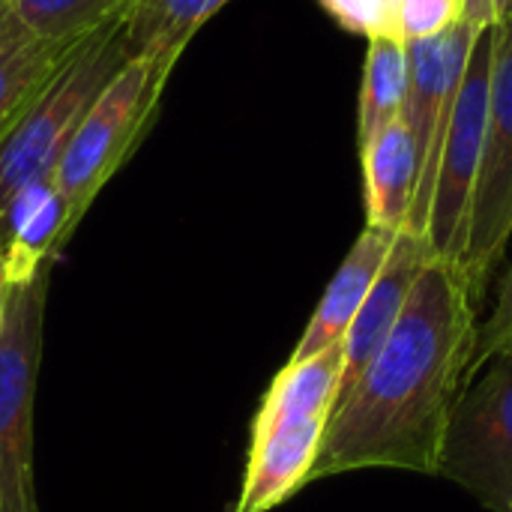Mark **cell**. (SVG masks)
I'll use <instances>...</instances> for the list:
<instances>
[{"label": "cell", "instance_id": "obj_2", "mask_svg": "<svg viewBox=\"0 0 512 512\" xmlns=\"http://www.w3.org/2000/svg\"><path fill=\"white\" fill-rule=\"evenodd\" d=\"M345 375L342 345L288 360L252 423L249 465L234 512H273L309 486Z\"/></svg>", "mask_w": 512, "mask_h": 512}, {"label": "cell", "instance_id": "obj_3", "mask_svg": "<svg viewBox=\"0 0 512 512\" xmlns=\"http://www.w3.org/2000/svg\"><path fill=\"white\" fill-rule=\"evenodd\" d=\"M123 18L87 33L51 81L0 135V210L24 186L54 177L57 162L81 117L129 63L123 45Z\"/></svg>", "mask_w": 512, "mask_h": 512}, {"label": "cell", "instance_id": "obj_24", "mask_svg": "<svg viewBox=\"0 0 512 512\" xmlns=\"http://www.w3.org/2000/svg\"><path fill=\"white\" fill-rule=\"evenodd\" d=\"M0 3H3V0H0Z\"/></svg>", "mask_w": 512, "mask_h": 512}, {"label": "cell", "instance_id": "obj_7", "mask_svg": "<svg viewBox=\"0 0 512 512\" xmlns=\"http://www.w3.org/2000/svg\"><path fill=\"white\" fill-rule=\"evenodd\" d=\"M495 39H498V27L486 24L474 42L468 69L459 87V99L453 108V120L447 129L438 180L432 192V207L426 219V243L432 255L459 270L465 258L468 219H471L483 141H486V126H489Z\"/></svg>", "mask_w": 512, "mask_h": 512}, {"label": "cell", "instance_id": "obj_9", "mask_svg": "<svg viewBox=\"0 0 512 512\" xmlns=\"http://www.w3.org/2000/svg\"><path fill=\"white\" fill-rule=\"evenodd\" d=\"M495 27L489 126L462 258V273L477 300L512 240V18Z\"/></svg>", "mask_w": 512, "mask_h": 512}, {"label": "cell", "instance_id": "obj_23", "mask_svg": "<svg viewBox=\"0 0 512 512\" xmlns=\"http://www.w3.org/2000/svg\"><path fill=\"white\" fill-rule=\"evenodd\" d=\"M512 18V0H492V21H510Z\"/></svg>", "mask_w": 512, "mask_h": 512}, {"label": "cell", "instance_id": "obj_8", "mask_svg": "<svg viewBox=\"0 0 512 512\" xmlns=\"http://www.w3.org/2000/svg\"><path fill=\"white\" fill-rule=\"evenodd\" d=\"M483 27L471 21H459L450 30L405 42L408 51V93L402 105V123L411 132L417 153V189L408 216L411 234L426 240V219L432 207V192L438 180V165L447 141V129L453 120V108L459 99V87L474 51V42Z\"/></svg>", "mask_w": 512, "mask_h": 512}, {"label": "cell", "instance_id": "obj_18", "mask_svg": "<svg viewBox=\"0 0 512 512\" xmlns=\"http://www.w3.org/2000/svg\"><path fill=\"white\" fill-rule=\"evenodd\" d=\"M459 21L462 0H399L393 30L402 42H417L438 36Z\"/></svg>", "mask_w": 512, "mask_h": 512}, {"label": "cell", "instance_id": "obj_5", "mask_svg": "<svg viewBox=\"0 0 512 512\" xmlns=\"http://www.w3.org/2000/svg\"><path fill=\"white\" fill-rule=\"evenodd\" d=\"M45 303L48 270L9 288L0 330V512H39L33 480V402Z\"/></svg>", "mask_w": 512, "mask_h": 512}, {"label": "cell", "instance_id": "obj_19", "mask_svg": "<svg viewBox=\"0 0 512 512\" xmlns=\"http://www.w3.org/2000/svg\"><path fill=\"white\" fill-rule=\"evenodd\" d=\"M345 30L363 33L366 39L375 33H396V6L399 0H318Z\"/></svg>", "mask_w": 512, "mask_h": 512}, {"label": "cell", "instance_id": "obj_1", "mask_svg": "<svg viewBox=\"0 0 512 512\" xmlns=\"http://www.w3.org/2000/svg\"><path fill=\"white\" fill-rule=\"evenodd\" d=\"M477 339V297L465 273L432 258L387 342L339 396L309 483L372 468L438 474Z\"/></svg>", "mask_w": 512, "mask_h": 512}, {"label": "cell", "instance_id": "obj_22", "mask_svg": "<svg viewBox=\"0 0 512 512\" xmlns=\"http://www.w3.org/2000/svg\"><path fill=\"white\" fill-rule=\"evenodd\" d=\"M9 288H12V282H9V276H6V267H3V261H0V330H3V318H6V300H9Z\"/></svg>", "mask_w": 512, "mask_h": 512}, {"label": "cell", "instance_id": "obj_14", "mask_svg": "<svg viewBox=\"0 0 512 512\" xmlns=\"http://www.w3.org/2000/svg\"><path fill=\"white\" fill-rule=\"evenodd\" d=\"M78 42L45 39L18 18L9 0L0 3V135L51 81Z\"/></svg>", "mask_w": 512, "mask_h": 512}, {"label": "cell", "instance_id": "obj_15", "mask_svg": "<svg viewBox=\"0 0 512 512\" xmlns=\"http://www.w3.org/2000/svg\"><path fill=\"white\" fill-rule=\"evenodd\" d=\"M231 0H135L123 18V45L129 60L177 66L195 33Z\"/></svg>", "mask_w": 512, "mask_h": 512}, {"label": "cell", "instance_id": "obj_13", "mask_svg": "<svg viewBox=\"0 0 512 512\" xmlns=\"http://www.w3.org/2000/svg\"><path fill=\"white\" fill-rule=\"evenodd\" d=\"M360 159L366 225L393 234L405 231L417 189V153L402 117L372 135L360 147Z\"/></svg>", "mask_w": 512, "mask_h": 512}, {"label": "cell", "instance_id": "obj_17", "mask_svg": "<svg viewBox=\"0 0 512 512\" xmlns=\"http://www.w3.org/2000/svg\"><path fill=\"white\" fill-rule=\"evenodd\" d=\"M135 0H9L24 24L45 39L75 42L129 12Z\"/></svg>", "mask_w": 512, "mask_h": 512}, {"label": "cell", "instance_id": "obj_21", "mask_svg": "<svg viewBox=\"0 0 512 512\" xmlns=\"http://www.w3.org/2000/svg\"><path fill=\"white\" fill-rule=\"evenodd\" d=\"M462 18L477 24V27L495 24L492 21V0H462Z\"/></svg>", "mask_w": 512, "mask_h": 512}, {"label": "cell", "instance_id": "obj_4", "mask_svg": "<svg viewBox=\"0 0 512 512\" xmlns=\"http://www.w3.org/2000/svg\"><path fill=\"white\" fill-rule=\"evenodd\" d=\"M171 72L174 69L153 60H129L81 117L54 171V183L75 228L105 183L141 144Z\"/></svg>", "mask_w": 512, "mask_h": 512}, {"label": "cell", "instance_id": "obj_16", "mask_svg": "<svg viewBox=\"0 0 512 512\" xmlns=\"http://www.w3.org/2000/svg\"><path fill=\"white\" fill-rule=\"evenodd\" d=\"M408 93V51L396 33L369 36L360 105H357V147L390 126L405 105Z\"/></svg>", "mask_w": 512, "mask_h": 512}, {"label": "cell", "instance_id": "obj_6", "mask_svg": "<svg viewBox=\"0 0 512 512\" xmlns=\"http://www.w3.org/2000/svg\"><path fill=\"white\" fill-rule=\"evenodd\" d=\"M438 477L486 510L512 512V351L468 372L447 420Z\"/></svg>", "mask_w": 512, "mask_h": 512}, {"label": "cell", "instance_id": "obj_12", "mask_svg": "<svg viewBox=\"0 0 512 512\" xmlns=\"http://www.w3.org/2000/svg\"><path fill=\"white\" fill-rule=\"evenodd\" d=\"M393 243H396L393 231H381V228H369V225L360 231V237L348 249L345 261L339 264L336 276L330 279L318 309L312 312L291 360H309V357H318L345 342Z\"/></svg>", "mask_w": 512, "mask_h": 512}, {"label": "cell", "instance_id": "obj_20", "mask_svg": "<svg viewBox=\"0 0 512 512\" xmlns=\"http://www.w3.org/2000/svg\"><path fill=\"white\" fill-rule=\"evenodd\" d=\"M501 351H512V261L507 273L501 276V285L495 294V309H492L489 321L480 324V339H477V354H474L471 369H477L483 360H489L492 354H501Z\"/></svg>", "mask_w": 512, "mask_h": 512}, {"label": "cell", "instance_id": "obj_11", "mask_svg": "<svg viewBox=\"0 0 512 512\" xmlns=\"http://www.w3.org/2000/svg\"><path fill=\"white\" fill-rule=\"evenodd\" d=\"M75 234L69 207L54 177L24 186L0 210V261L9 282H27L51 270L54 255Z\"/></svg>", "mask_w": 512, "mask_h": 512}, {"label": "cell", "instance_id": "obj_10", "mask_svg": "<svg viewBox=\"0 0 512 512\" xmlns=\"http://www.w3.org/2000/svg\"><path fill=\"white\" fill-rule=\"evenodd\" d=\"M432 249L423 237L411 234V231H399L396 243L372 285V291L366 294L345 342V375H342V393L354 384V378L369 366V360L378 354V348L387 342V336L393 333V327L399 324L411 291L417 285V279L423 276L426 264L432 261ZM339 393V396H342Z\"/></svg>", "mask_w": 512, "mask_h": 512}]
</instances>
